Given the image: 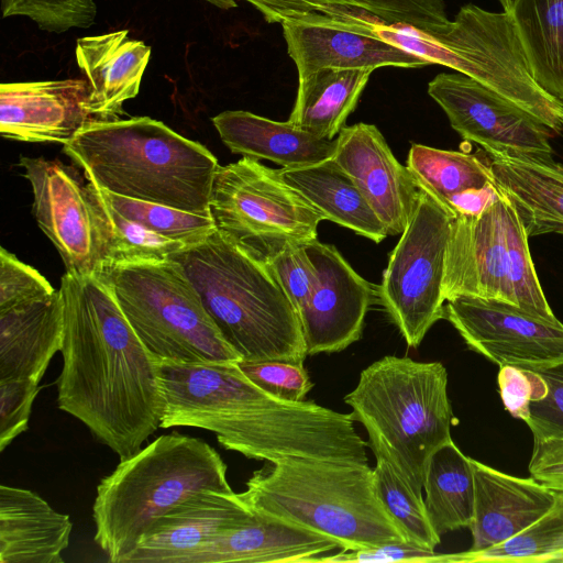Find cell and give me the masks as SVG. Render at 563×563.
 <instances>
[{
	"instance_id": "43",
	"label": "cell",
	"mask_w": 563,
	"mask_h": 563,
	"mask_svg": "<svg viewBox=\"0 0 563 563\" xmlns=\"http://www.w3.org/2000/svg\"><path fill=\"white\" fill-rule=\"evenodd\" d=\"M498 387L506 410L523 421L529 418L530 404L548 394V385L538 372L512 365L500 366Z\"/></svg>"
},
{
	"instance_id": "39",
	"label": "cell",
	"mask_w": 563,
	"mask_h": 563,
	"mask_svg": "<svg viewBox=\"0 0 563 563\" xmlns=\"http://www.w3.org/2000/svg\"><path fill=\"white\" fill-rule=\"evenodd\" d=\"M289 297L297 314L317 284V269L305 244H292L265 262Z\"/></svg>"
},
{
	"instance_id": "8",
	"label": "cell",
	"mask_w": 563,
	"mask_h": 563,
	"mask_svg": "<svg viewBox=\"0 0 563 563\" xmlns=\"http://www.w3.org/2000/svg\"><path fill=\"white\" fill-rule=\"evenodd\" d=\"M528 238L514 203L501 191L479 213L453 218L445 254V301L457 296L499 300L559 322L539 282Z\"/></svg>"
},
{
	"instance_id": "19",
	"label": "cell",
	"mask_w": 563,
	"mask_h": 563,
	"mask_svg": "<svg viewBox=\"0 0 563 563\" xmlns=\"http://www.w3.org/2000/svg\"><path fill=\"white\" fill-rule=\"evenodd\" d=\"M253 518L238 493L198 492L157 518L121 563H190L219 533Z\"/></svg>"
},
{
	"instance_id": "44",
	"label": "cell",
	"mask_w": 563,
	"mask_h": 563,
	"mask_svg": "<svg viewBox=\"0 0 563 563\" xmlns=\"http://www.w3.org/2000/svg\"><path fill=\"white\" fill-rule=\"evenodd\" d=\"M322 562L333 563H446V554L437 553L410 542H390L358 550L340 551L324 558Z\"/></svg>"
},
{
	"instance_id": "1",
	"label": "cell",
	"mask_w": 563,
	"mask_h": 563,
	"mask_svg": "<svg viewBox=\"0 0 563 563\" xmlns=\"http://www.w3.org/2000/svg\"><path fill=\"white\" fill-rule=\"evenodd\" d=\"M63 367L58 408L82 422L120 460L161 428L164 396L158 361L144 346L110 285L65 273Z\"/></svg>"
},
{
	"instance_id": "36",
	"label": "cell",
	"mask_w": 563,
	"mask_h": 563,
	"mask_svg": "<svg viewBox=\"0 0 563 563\" xmlns=\"http://www.w3.org/2000/svg\"><path fill=\"white\" fill-rule=\"evenodd\" d=\"M103 205L112 227V253L109 267L123 263L168 261L187 247L180 242L128 220L104 202Z\"/></svg>"
},
{
	"instance_id": "32",
	"label": "cell",
	"mask_w": 563,
	"mask_h": 563,
	"mask_svg": "<svg viewBox=\"0 0 563 563\" xmlns=\"http://www.w3.org/2000/svg\"><path fill=\"white\" fill-rule=\"evenodd\" d=\"M418 185L448 211L460 195L495 183L486 163L477 155L412 144L407 165Z\"/></svg>"
},
{
	"instance_id": "28",
	"label": "cell",
	"mask_w": 563,
	"mask_h": 563,
	"mask_svg": "<svg viewBox=\"0 0 563 563\" xmlns=\"http://www.w3.org/2000/svg\"><path fill=\"white\" fill-rule=\"evenodd\" d=\"M282 178L299 191L323 217L375 243L388 232L365 197L332 158L300 167L278 169Z\"/></svg>"
},
{
	"instance_id": "17",
	"label": "cell",
	"mask_w": 563,
	"mask_h": 563,
	"mask_svg": "<svg viewBox=\"0 0 563 563\" xmlns=\"http://www.w3.org/2000/svg\"><path fill=\"white\" fill-rule=\"evenodd\" d=\"M335 144L333 159L353 179L388 235L401 234L421 192L408 167L396 159L374 124L344 126Z\"/></svg>"
},
{
	"instance_id": "47",
	"label": "cell",
	"mask_w": 563,
	"mask_h": 563,
	"mask_svg": "<svg viewBox=\"0 0 563 563\" xmlns=\"http://www.w3.org/2000/svg\"><path fill=\"white\" fill-rule=\"evenodd\" d=\"M498 2L503 7V10H508L511 5L512 0H498Z\"/></svg>"
},
{
	"instance_id": "2",
	"label": "cell",
	"mask_w": 563,
	"mask_h": 563,
	"mask_svg": "<svg viewBox=\"0 0 563 563\" xmlns=\"http://www.w3.org/2000/svg\"><path fill=\"white\" fill-rule=\"evenodd\" d=\"M63 152L101 189L211 217L217 157L161 121L95 120Z\"/></svg>"
},
{
	"instance_id": "33",
	"label": "cell",
	"mask_w": 563,
	"mask_h": 563,
	"mask_svg": "<svg viewBox=\"0 0 563 563\" xmlns=\"http://www.w3.org/2000/svg\"><path fill=\"white\" fill-rule=\"evenodd\" d=\"M563 562V493L539 519L509 539L484 550L446 554V563Z\"/></svg>"
},
{
	"instance_id": "45",
	"label": "cell",
	"mask_w": 563,
	"mask_h": 563,
	"mask_svg": "<svg viewBox=\"0 0 563 563\" xmlns=\"http://www.w3.org/2000/svg\"><path fill=\"white\" fill-rule=\"evenodd\" d=\"M529 473L539 483L563 493L562 438H533Z\"/></svg>"
},
{
	"instance_id": "10",
	"label": "cell",
	"mask_w": 563,
	"mask_h": 563,
	"mask_svg": "<svg viewBox=\"0 0 563 563\" xmlns=\"http://www.w3.org/2000/svg\"><path fill=\"white\" fill-rule=\"evenodd\" d=\"M210 214L219 232L263 263L289 245L316 240L323 221L278 169L246 156L219 167Z\"/></svg>"
},
{
	"instance_id": "46",
	"label": "cell",
	"mask_w": 563,
	"mask_h": 563,
	"mask_svg": "<svg viewBox=\"0 0 563 563\" xmlns=\"http://www.w3.org/2000/svg\"><path fill=\"white\" fill-rule=\"evenodd\" d=\"M220 9L229 10L238 7V2L235 0H205Z\"/></svg>"
},
{
	"instance_id": "16",
	"label": "cell",
	"mask_w": 563,
	"mask_h": 563,
	"mask_svg": "<svg viewBox=\"0 0 563 563\" xmlns=\"http://www.w3.org/2000/svg\"><path fill=\"white\" fill-rule=\"evenodd\" d=\"M377 23L306 15L280 24L298 78L322 68L375 70L384 66L432 65L429 59L383 38Z\"/></svg>"
},
{
	"instance_id": "37",
	"label": "cell",
	"mask_w": 563,
	"mask_h": 563,
	"mask_svg": "<svg viewBox=\"0 0 563 563\" xmlns=\"http://www.w3.org/2000/svg\"><path fill=\"white\" fill-rule=\"evenodd\" d=\"M1 11L3 18L26 16L54 33L90 27L97 16L93 0H1Z\"/></svg>"
},
{
	"instance_id": "35",
	"label": "cell",
	"mask_w": 563,
	"mask_h": 563,
	"mask_svg": "<svg viewBox=\"0 0 563 563\" xmlns=\"http://www.w3.org/2000/svg\"><path fill=\"white\" fill-rule=\"evenodd\" d=\"M373 472L379 500L405 532L408 541L434 550L441 537L429 520L423 498L413 493L387 460L376 457Z\"/></svg>"
},
{
	"instance_id": "26",
	"label": "cell",
	"mask_w": 563,
	"mask_h": 563,
	"mask_svg": "<svg viewBox=\"0 0 563 563\" xmlns=\"http://www.w3.org/2000/svg\"><path fill=\"white\" fill-rule=\"evenodd\" d=\"M499 190L514 203L529 236L563 235V165L553 158L486 153Z\"/></svg>"
},
{
	"instance_id": "13",
	"label": "cell",
	"mask_w": 563,
	"mask_h": 563,
	"mask_svg": "<svg viewBox=\"0 0 563 563\" xmlns=\"http://www.w3.org/2000/svg\"><path fill=\"white\" fill-rule=\"evenodd\" d=\"M429 96L464 140L486 153L552 158L556 133L539 119L461 73H441L428 84Z\"/></svg>"
},
{
	"instance_id": "14",
	"label": "cell",
	"mask_w": 563,
	"mask_h": 563,
	"mask_svg": "<svg viewBox=\"0 0 563 563\" xmlns=\"http://www.w3.org/2000/svg\"><path fill=\"white\" fill-rule=\"evenodd\" d=\"M444 318L468 349L499 367L536 368L563 361V323L515 305L457 296L446 300Z\"/></svg>"
},
{
	"instance_id": "23",
	"label": "cell",
	"mask_w": 563,
	"mask_h": 563,
	"mask_svg": "<svg viewBox=\"0 0 563 563\" xmlns=\"http://www.w3.org/2000/svg\"><path fill=\"white\" fill-rule=\"evenodd\" d=\"M64 343L59 289L0 310V380L43 378Z\"/></svg>"
},
{
	"instance_id": "5",
	"label": "cell",
	"mask_w": 563,
	"mask_h": 563,
	"mask_svg": "<svg viewBox=\"0 0 563 563\" xmlns=\"http://www.w3.org/2000/svg\"><path fill=\"white\" fill-rule=\"evenodd\" d=\"M201 490L234 493L220 454L201 439L162 434L100 481L93 540L110 562L121 563L157 518Z\"/></svg>"
},
{
	"instance_id": "30",
	"label": "cell",
	"mask_w": 563,
	"mask_h": 563,
	"mask_svg": "<svg viewBox=\"0 0 563 563\" xmlns=\"http://www.w3.org/2000/svg\"><path fill=\"white\" fill-rule=\"evenodd\" d=\"M507 12L533 77L563 103V0H512Z\"/></svg>"
},
{
	"instance_id": "21",
	"label": "cell",
	"mask_w": 563,
	"mask_h": 563,
	"mask_svg": "<svg viewBox=\"0 0 563 563\" xmlns=\"http://www.w3.org/2000/svg\"><path fill=\"white\" fill-rule=\"evenodd\" d=\"M474 474V512L470 550L494 547L543 516L558 492L534 478H520L471 459Z\"/></svg>"
},
{
	"instance_id": "38",
	"label": "cell",
	"mask_w": 563,
	"mask_h": 563,
	"mask_svg": "<svg viewBox=\"0 0 563 563\" xmlns=\"http://www.w3.org/2000/svg\"><path fill=\"white\" fill-rule=\"evenodd\" d=\"M244 375L276 399L303 401L313 384L303 363L291 361H240Z\"/></svg>"
},
{
	"instance_id": "41",
	"label": "cell",
	"mask_w": 563,
	"mask_h": 563,
	"mask_svg": "<svg viewBox=\"0 0 563 563\" xmlns=\"http://www.w3.org/2000/svg\"><path fill=\"white\" fill-rule=\"evenodd\" d=\"M55 291L38 271L0 249V310Z\"/></svg>"
},
{
	"instance_id": "15",
	"label": "cell",
	"mask_w": 563,
	"mask_h": 563,
	"mask_svg": "<svg viewBox=\"0 0 563 563\" xmlns=\"http://www.w3.org/2000/svg\"><path fill=\"white\" fill-rule=\"evenodd\" d=\"M317 284L298 312L307 354L340 352L360 340L377 287L358 275L335 246L318 239L305 244Z\"/></svg>"
},
{
	"instance_id": "31",
	"label": "cell",
	"mask_w": 563,
	"mask_h": 563,
	"mask_svg": "<svg viewBox=\"0 0 563 563\" xmlns=\"http://www.w3.org/2000/svg\"><path fill=\"white\" fill-rule=\"evenodd\" d=\"M424 507L434 531L442 534L470 527L474 512V474L471 457L453 440L429 457L424 474Z\"/></svg>"
},
{
	"instance_id": "42",
	"label": "cell",
	"mask_w": 563,
	"mask_h": 563,
	"mask_svg": "<svg viewBox=\"0 0 563 563\" xmlns=\"http://www.w3.org/2000/svg\"><path fill=\"white\" fill-rule=\"evenodd\" d=\"M548 385V394L530 404V415L525 421L533 438L563 439V361L536 368Z\"/></svg>"
},
{
	"instance_id": "11",
	"label": "cell",
	"mask_w": 563,
	"mask_h": 563,
	"mask_svg": "<svg viewBox=\"0 0 563 563\" xmlns=\"http://www.w3.org/2000/svg\"><path fill=\"white\" fill-rule=\"evenodd\" d=\"M421 188V187H420ZM453 216L421 188L377 286V300L409 347L445 316L443 279Z\"/></svg>"
},
{
	"instance_id": "6",
	"label": "cell",
	"mask_w": 563,
	"mask_h": 563,
	"mask_svg": "<svg viewBox=\"0 0 563 563\" xmlns=\"http://www.w3.org/2000/svg\"><path fill=\"white\" fill-rule=\"evenodd\" d=\"M344 401L367 432L375 457L387 460L422 498L430 455L452 440L455 423L448 373L440 362L387 355L364 368Z\"/></svg>"
},
{
	"instance_id": "18",
	"label": "cell",
	"mask_w": 563,
	"mask_h": 563,
	"mask_svg": "<svg viewBox=\"0 0 563 563\" xmlns=\"http://www.w3.org/2000/svg\"><path fill=\"white\" fill-rule=\"evenodd\" d=\"M96 119L85 79H52L0 85V132L24 142L73 140Z\"/></svg>"
},
{
	"instance_id": "7",
	"label": "cell",
	"mask_w": 563,
	"mask_h": 563,
	"mask_svg": "<svg viewBox=\"0 0 563 563\" xmlns=\"http://www.w3.org/2000/svg\"><path fill=\"white\" fill-rule=\"evenodd\" d=\"M158 362H240L174 260L113 265L100 276Z\"/></svg>"
},
{
	"instance_id": "25",
	"label": "cell",
	"mask_w": 563,
	"mask_h": 563,
	"mask_svg": "<svg viewBox=\"0 0 563 563\" xmlns=\"http://www.w3.org/2000/svg\"><path fill=\"white\" fill-rule=\"evenodd\" d=\"M225 146L235 154L272 161L291 168L332 158L335 140L317 137L295 125L244 110H228L212 118Z\"/></svg>"
},
{
	"instance_id": "22",
	"label": "cell",
	"mask_w": 563,
	"mask_h": 563,
	"mask_svg": "<svg viewBox=\"0 0 563 563\" xmlns=\"http://www.w3.org/2000/svg\"><path fill=\"white\" fill-rule=\"evenodd\" d=\"M151 46L128 30L78 38L75 56L89 89V110L96 120H118L123 103L137 96L151 58Z\"/></svg>"
},
{
	"instance_id": "20",
	"label": "cell",
	"mask_w": 563,
	"mask_h": 563,
	"mask_svg": "<svg viewBox=\"0 0 563 563\" xmlns=\"http://www.w3.org/2000/svg\"><path fill=\"white\" fill-rule=\"evenodd\" d=\"M346 551L330 537L271 516L254 512L242 526L219 533L190 563L322 562L334 551Z\"/></svg>"
},
{
	"instance_id": "40",
	"label": "cell",
	"mask_w": 563,
	"mask_h": 563,
	"mask_svg": "<svg viewBox=\"0 0 563 563\" xmlns=\"http://www.w3.org/2000/svg\"><path fill=\"white\" fill-rule=\"evenodd\" d=\"M33 379L0 380V451L27 430L33 402L41 389Z\"/></svg>"
},
{
	"instance_id": "27",
	"label": "cell",
	"mask_w": 563,
	"mask_h": 563,
	"mask_svg": "<svg viewBox=\"0 0 563 563\" xmlns=\"http://www.w3.org/2000/svg\"><path fill=\"white\" fill-rule=\"evenodd\" d=\"M268 23L306 15L365 20L415 29L434 36L449 20L443 0H243Z\"/></svg>"
},
{
	"instance_id": "3",
	"label": "cell",
	"mask_w": 563,
	"mask_h": 563,
	"mask_svg": "<svg viewBox=\"0 0 563 563\" xmlns=\"http://www.w3.org/2000/svg\"><path fill=\"white\" fill-rule=\"evenodd\" d=\"M238 493L253 512L340 541L345 550L409 542L379 500L368 465L313 457L267 462Z\"/></svg>"
},
{
	"instance_id": "4",
	"label": "cell",
	"mask_w": 563,
	"mask_h": 563,
	"mask_svg": "<svg viewBox=\"0 0 563 563\" xmlns=\"http://www.w3.org/2000/svg\"><path fill=\"white\" fill-rule=\"evenodd\" d=\"M176 261L242 361L305 363L307 349L298 314L265 263L217 229Z\"/></svg>"
},
{
	"instance_id": "12",
	"label": "cell",
	"mask_w": 563,
	"mask_h": 563,
	"mask_svg": "<svg viewBox=\"0 0 563 563\" xmlns=\"http://www.w3.org/2000/svg\"><path fill=\"white\" fill-rule=\"evenodd\" d=\"M19 165L32 187L37 224L66 273L100 276L111 262L112 227L96 185L57 159L22 156Z\"/></svg>"
},
{
	"instance_id": "24",
	"label": "cell",
	"mask_w": 563,
	"mask_h": 563,
	"mask_svg": "<svg viewBox=\"0 0 563 563\" xmlns=\"http://www.w3.org/2000/svg\"><path fill=\"white\" fill-rule=\"evenodd\" d=\"M73 522L36 493L0 486V563H63Z\"/></svg>"
},
{
	"instance_id": "9",
	"label": "cell",
	"mask_w": 563,
	"mask_h": 563,
	"mask_svg": "<svg viewBox=\"0 0 563 563\" xmlns=\"http://www.w3.org/2000/svg\"><path fill=\"white\" fill-rule=\"evenodd\" d=\"M405 47L444 65L526 110L556 134L563 131V103L536 80L510 14L463 5L434 36L411 31Z\"/></svg>"
},
{
	"instance_id": "34",
	"label": "cell",
	"mask_w": 563,
	"mask_h": 563,
	"mask_svg": "<svg viewBox=\"0 0 563 563\" xmlns=\"http://www.w3.org/2000/svg\"><path fill=\"white\" fill-rule=\"evenodd\" d=\"M97 187V186H96ZM102 201L130 221L187 247L206 240L216 225L205 217L173 207L126 198L97 187Z\"/></svg>"
},
{
	"instance_id": "29",
	"label": "cell",
	"mask_w": 563,
	"mask_h": 563,
	"mask_svg": "<svg viewBox=\"0 0 563 563\" xmlns=\"http://www.w3.org/2000/svg\"><path fill=\"white\" fill-rule=\"evenodd\" d=\"M373 69L322 68L300 77L288 118L292 125L333 140L355 110Z\"/></svg>"
},
{
	"instance_id": "48",
	"label": "cell",
	"mask_w": 563,
	"mask_h": 563,
	"mask_svg": "<svg viewBox=\"0 0 563 563\" xmlns=\"http://www.w3.org/2000/svg\"><path fill=\"white\" fill-rule=\"evenodd\" d=\"M562 123H563V119H562Z\"/></svg>"
}]
</instances>
